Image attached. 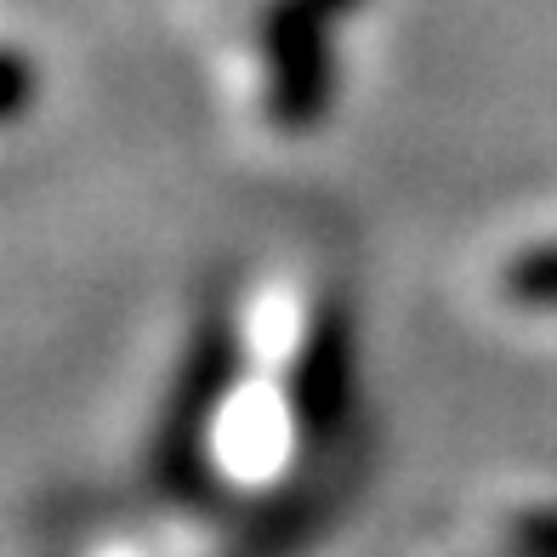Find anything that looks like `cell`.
I'll return each mask as SVG.
<instances>
[{
    "instance_id": "obj_1",
    "label": "cell",
    "mask_w": 557,
    "mask_h": 557,
    "mask_svg": "<svg viewBox=\"0 0 557 557\" xmlns=\"http://www.w3.org/2000/svg\"><path fill=\"white\" fill-rule=\"evenodd\" d=\"M495 290H500V301H512L523 313H557V239L512 250L500 262Z\"/></svg>"
},
{
    "instance_id": "obj_2",
    "label": "cell",
    "mask_w": 557,
    "mask_h": 557,
    "mask_svg": "<svg viewBox=\"0 0 557 557\" xmlns=\"http://www.w3.org/2000/svg\"><path fill=\"white\" fill-rule=\"evenodd\" d=\"M29 103H35V69H29V58L0 46V125H12Z\"/></svg>"
}]
</instances>
